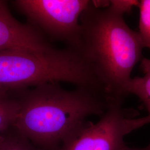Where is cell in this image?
<instances>
[{"label": "cell", "mask_w": 150, "mask_h": 150, "mask_svg": "<svg viewBox=\"0 0 150 150\" xmlns=\"http://www.w3.org/2000/svg\"><path fill=\"white\" fill-rule=\"evenodd\" d=\"M20 107L12 127L42 150H56L70 132L91 116H102L112 103L86 87L68 90L49 82L14 92Z\"/></svg>", "instance_id": "cell-1"}, {"label": "cell", "mask_w": 150, "mask_h": 150, "mask_svg": "<svg viewBox=\"0 0 150 150\" xmlns=\"http://www.w3.org/2000/svg\"><path fill=\"white\" fill-rule=\"evenodd\" d=\"M139 1L135 0H112L108 1V6L120 14L124 15L132 11L135 6H138Z\"/></svg>", "instance_id": "cell-11"}, {"label": "cell", "mask_w": 150, "mask_h": 150, "mask_svg": "<svg viewBox=\"0 0 150 150\" xmlns=\"http://www.w3.org/2000/svg\"><path fill=\"white\" fill-rule=\"evenodd\" d=\"M7 145L6 150H42L11 127L6 131Z\"/></svg>", "instance_id": "cell-10"}, {"label": "cell", "mask_w": 150, "mask_h": 150, "mask_svg": "<svg viewBox=\"0 0 150 150\" xmlns=\"http://www.w3.org/2000/svg\"><path fill=\"white\" fill-rule=\"evenodd\" d=\"M142 77L132 78L126 87L127 96L134 95L139 98L150 116V59L142 57L140 61Z\"/></svg>", "instance_id": "cell-7"}, {"label": "cell", "mask_w": 150, "mask_h": 150, "mask_svg": "<svg viewBox=\"0 0 150 150\" xmlns=\"http://www.w3.org/2000/svg\"><path fill=\"white\" fill-rule=\"evenodd\" d=\"M60 82L103 92L85 59L75 49L0 51V88L14 92Z\"/></svg>", "instance_id": "cell-3"}, {"label": "cell", "mask_w": 150, "mask_h": 150, "mask_svg": "<svg viewBox=\"0 0 150 150\" xmlns=\"http://www.w3.org/2000/svg\"><path fill=\"white\" fill-rule=\"evenodd\" d=\"M127 150H150V144L144 147H129Z\"/></svg>", "instance_id": "cell-13"}, {"label": "cell", "mask_w": 150, "mask_h": 150, "mask_svg": "<svg viewBox=\"0 0 150 150\" xmlns=\"http://www.w3.org/2000/svg\"><path fill=\"white\" fill-rule=\"evenodd\" d=\"M89 0H16L13 7L26 17L28 23L48 40L77 50L80 36V19Z\"/></svg>", "instance_id": "cell-5"}, {"label": "cell", "mask_w": 150, "mask_h": 150, "mask_svg": "<svg viewBox=\"0 0 150 150\" xmlns=\"http://www.w3.org/2000/svg\"><path fill=\"white\" fill-rule=\"evenodd\" d=\"M54 47L41 32L12 16L7 2L0 0V51L25 50L47 51Z\"/></svg>", "instance_id": "cell-6"}, {"label": "cell", "mask_w": 150, "mask_h": 150, "mask_svg": "<svg viewBox=\"0 0 150 150\" xmlns=\"http://www.w3.org/2000/svg\"><path fill=\"white\" fill-rule=\"evenodd\" d=\"M139 31L138 32L144 48L150 51V0L139 1Z\"/></svg>", "instance_id": "cell-9"}, {"label": "cell", "mask_w": 150, "mask_h": 150, "mask_svg": "<svg viewBox=\"0 0 150 150\" xmlns=\"http://www.w3.org/2000/svg\"><path fill=\"white\" fill-rule=\"evenodd\" d=\"M77 51L85 59L108 97L123 102L135 65L142 59L144 47L138 32L123 16L95 1L82 12Z\"/></svg>", "instance_id": "cell-2"}, {"label": "cell", "mask_w": 150, "mask_h": 150, "mask_svg": "<svg viewBox=\"0 0 150 150\" xmlns=\"http://www.w3.org/2000/svg\"><path fill=\"white\" fill-rule=\"evenodd\" d=\"M19 107L18 99L13 92L0 88V135L13 126Z\"/></svg>", "instance_id": "cell-8"}, {"label": "cell", "mask_w": 150, "mask_h": 150, "mask_svg": "<svg viewBox=\"0 0 150 150\" xmlns=\"http://www.w3.org/2000/svg\"><path fill=\"white\" fill-rule=\"evenodd\" d=\"M122 102H113L95 123L85 120L73 129L56 150H127L126 136L147 124L145 117L134 118Z\"/></svg>", "instance_id": "cell-4"}, {"label": "cell", "mask_w": 150, "mask_h": 150, "mask_svg": "<svg viewBox=\"0 0 150 150\" xmlns=\"http://www.w3.org/2000/svg\"><path fill=\"white\" fill-rule=\"evenodd\" d=\"M147 118L148 119V121H149V123H150V115H147Z\"/></svg>", "instance_id": "cell-14"}, {"label": "cell", "mask_w": 150, "mask_h": 150, "mask_svg": "<svg viewBox=\"0 0 150 150\" xmlns=\"http://www.w3.org/2000/svg\"><path fill=\"white\" fill-rule=\"evenodd\" d=\"M7 145V139L6 132L0 135V150H6Z\"/></svg>", "instance_id": "cell-12"}]
</instances>
